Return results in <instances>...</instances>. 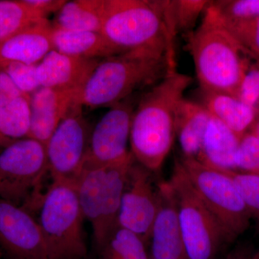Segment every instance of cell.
Returning <instances> with one entry per match:
<instances>
[{
  "label": "cell",
  "instance_id": "35",
  "mask_svg": "<svg viewBox=\"0 0 259 259\" xmlns=\"http://www.w3.org/2000/svg\"><path fill=\"white\" fill-rule=\"evenodd\" d=\"M254 254L253 245L246 242L237 245L227 254L225 259H253Z\"/></svg>",
  "mask_w": 259,
  "mask_h": 259
},
{
  "label": "cell",
  "instance_id": "28",
  "mask_svg": "<svg viewBox=\"0 0 259 259\" xmlns=\"http://www.w3.org/2000/svg\"><path fill=\"white\" fill-rule=\"evenodd\" d=\"M236 182L251 218L259 231V175L227 170Z\"/></svg>",
  "mask_w": 259,
  "mask_h": 259
},
{
  "label": "cell",
  "instance_id": "5",
  "mask_svg": "<svg viewBox=\"0 0 259 259\" xmlns=\"http://www.w3.org/2000/svg\"><path fill=\"white\" fill-rule=\"evenodd\" d=\"M135 161L131 153L123 161L112 164L84 165L75 182L83 217L93 226L98 249L117 226L127 175Z\"/></svg>",
  "mask_w": 259,
  "mask_h": 259
},
{
  "label": "cell",
  "instance_id": "40",
  "mask_svg": "<svg viewBox=\"0 0 259 259\" xmlns=\"http://www.w3.org/2000/svg\"><path fill=\"white\" fill-rule=\"evenodd\" d=\"M150 259H151V258H150Z\"/></svg>",
  "mask_w": 259,
  "mask_h": 259
},
{
  "label": "cell",
  "instance_id": "30",
  "mask_svg": "<svg viewBox=\"0 0 259 259\" xmlns=\"http://www.w3.org/2000/svg\"><path fill=\"white\" fill-rule=\"evenodd\" d=\"M222 23L250 56L255 61L258 60L259 15L246 21L233 23H225L222 21Z\"/></svg>",
  "mask_w": 259,
  "mask_h": 259
},
{
  "label": "cell",
  "instance_id": "20",
  "mask_svg": "<svg viewBox=\"0 0 259 259\" xmlns=\"http://www.w3.org/2000/svg\"><path fill=\"white\" fill-rule=\"evenodd\" d=\"M202 92V103L211 115L241 138L256 122L259 110L228 94Z\"/></svg>",
  "mask_w": 259,
  "mask_h": 259
},
{
  "label": "cell",
  "instance_id": "39",
  "mask_svg": "<svg viewBox=\"0 0 259 259\" xmlns=\"http://www.w3.org/2000/svg\"><path fill=\"white\" fill-rule=\"evenodd\" d=\"M256 62L258 63V64H259V59L258 60H256Z\"/></svg>",
  "mask_w": 259,
  "mask_h": 259
},
{
  "label": "cell",
  "instance_id": "10",
  "mask_svg": "<svg viewBox=\"0 0 259 259\" xmlns=\"http://www.w3.org/2000/svg\"><path fill=\"white\" fill-rule=\"evenodd\" d=\"M82 107L74 104L46 144L53 181L75 182L84 167L91 131Z\"/></svg>",
  "mask_w": 259,
  "mask_h": 259
},
{
  "label": "cell",
  "instance_id": "1",
  "mask_svg": "<svg viewBox=\"0 0 259 259\" xmlns=\"http://www.w3.org/2000/svg\"><path fill=\"white\" fill-rule=\"evenodd\" d=\"M192 83L191 76L172 67L135 108L130 135L131 152L150 171H158L171 151L177 136L179 104Z\"/></svg>",
  "mask_w": 259,
  "mask_h": 259
},
{
  "label": "cell",
  "instance_id": "14",
  "mask_svg": "<svg viewBox=\"0 0 259 259\" xmlns=\"http://www.w3.org/2000/svg\"><path fill=\"white\" fill-rule=\"evenodd\" d=\"M158 207L151 231V259H188L181 231L176 197L169 182L157 185Z\"/></svg>",
  "mask_w": 259,
  "mask_h": 259
},
{
  "label": "cell",
  "instance_id": "12",
  "mask_svg": "<svg viewBox=\"0 0 259 259\" xmlns=\"http://www.w3.org/2000/svg\"><path fill=\"white\" fill-rule=\"evenodd\" d=\"M135 105L131 97L110 107L90 135L85 165L112 164L125 160Z\"/></svg>",
  "mask_w": 259,
  "mask_h": 259
},
{
  "label": "cell",
  "instance_id": "34",
  "mask_svg": "<svg viewBox=\"0 0 259 259\" xmlns=\"http://www.w3.org/2000/svg\"><path fill=\"white\" fill-rule=\"evenodd\" d=\"M28 4L35 8L46 18L51 13L56 14L66 1L64 0H26Z\"/></svg>",
  "mask_w": 259,
  "mask_h": 259
},
{
  "label": "cell",
  "instance_id": "8",
  "mask_svg": "<svg viewBox=\"0 0 259 259\" xmlns=\"http://www.w3.org/2000/svg\"><path fill=\"white\" fill-rule=\"evenodd\" d=\"M180 161L194 190L219 221L231 243L249 228L251 218L236 182L226 169L194 158Z\"/></svg>",
  "mask_w": 259,
  "mask_h": 259
},
{
  "label": "cell",
  "instance_id": "32",
  "mask_svg": "<svg viewBox=\"0 0 259 259\" xmlns=\"http://www.w3.org/2000/svg\"><path fill=\"white\" fill-rule=\"evenodd\" d=\"M238 99L259 110V64H251L245 73L238 90Z\"/></svg>",
  "mask_w": 259,
  "mask_h": 259
},
{
  "label": "cell",
  "instance_id": "26",
  "mask_svg": "<svg viewBox=\"0 0 259 259\" xmlns=\"http://www.w3.org/2000/svg\"><path fill=\"white\" fill-rule=\"evenodd\" d=\"M99 250L101 259H150L142 238L118 226Z\"/></svg>",
  "mask_w": 259,
  "mask_h": 259
},
{
  "label": "cell",
  "instance_id": "23",
  "mask_svg": "<svg viewBox=\"0 0 259 259\" xmlns=\"http://www.w3.org/2000/svg\"><path fill=\"white\" fill-rule=\"evenodd\" d=\"M166 28L175 38L178 32L193 28L209 5L206 0H159Z\"/></svg>",
  "mask_w": 259,
  "mask_h": 259
},
{
  "label": "cell",
  "instance_id": "22",
  "mask_svg": "<svg viewBox=\"0 0 259 259\" xmlns=\"http://www.w3.org/2000/svg\"><path fill=\"white\" fill-rule=\"evenodd\" d=\"M104 14L105 0L66 1L51 24L62 30L101 32Z\"/></svg>",
  "mask_w": 259,
  "mask_h": 259
},
{
  "label": "cell",
  "instance_id": "16",
  "mask_svg": "<svg viewBox=\"0 0 259 259\" xmlns=\"http://www.w3.org/2000/svg\"><path fill=\"white\" fill-rule=\"evenodd\" d=\"M100 61L53 50L37 65V80L40 88L81 92Z\"/></svg>",
  "mask_w": 259,
  "mask_h": 259
},
{
  "label": "cell",
  "instance_id": "6",
  "mask_svg": "<svg viewBox=\"0 0 259 259\" xmlns=\"http://www.w3.org/2000/svg\"><path fill=\"white\" fill-rule=\"evenodd\" d=\"M40 225L50 259H82L83 214L75 182L53 181L40 202Z\"/></svg>",
  "mask_w": 259,
  "mask_h": 259
},
{
  "label": "cell",
  "instance_id": "3",
  "mask_svg": "<svg viewBox=\"0 0 259 259\" xmlns=\"http://www.w3.org/2000/svg\"><path fill=\"white\" fill-rule=\"evenodd\" d=\"M188 49L202 91L238 98L253 57L227 30L210 1L200 25L189 34Z\"/></svg>",
  "mask_w": 259,
  "mask_h": 259
},
{
  "label": "cell",
  "instance_id": "15",
  "mask_svg": "<svg viewBox=\"0 0 259 259\" xmlns=\"http://www.w3.org/2000/svg\"><path fill=\"white\" fill-rule=\"evenodd\" d=\"M80 92L40 88L30 95L31 123L28 138L44 145L70 109L78 102Z\"/></svg>",
  "mask_w": 259,
  "mask_h": 259
},
{
  "label": "cell",
  "instance_id": "27",
  "mask_svg": "<svg viewBox=\"0 0 259 259\" xmlns=\"http://www.w3.org/2000/svg\"><path fill=\"white\" fill-rule=\"evenodd\" d=\"M210 5L225 23L246 21L259 15V0L210 1Z\"/></svg>",
  "mask_w": 259,
  "mask_h": 259
},
{
  "label": "cell",
  "instance_id": "9",
  "mask_svg": "<svg viewBox=\"0 0 259 259\" xmlns=\"http://www.w3.org/2000/svg\"><path fill=\"white\" fill-rule=\"evenodd\" d=\"M49 171L45 145L31 138L13 141L0 153V198L30 212L38 206V187Z\"/></svg>",
  "mask_w": 259,
  "mask_h": 259
},
{
  "label": "cell",
  "instance_id": "11",
  "mask_svg": "<svg viewBox=\"0 0 259 259\" xmlns=\"http://www.w3.org/2000/svg\"><path fill=\"white\" fill-rule=\"evenodd\" d=\"M135 161L127 175L117 226L141 237L148 245L158 211L157 186L153 185L151 171Z\"/></svg>",
  "mask_w": 259,
  "mask_h": 259
},
{
  "label": "cell",
  "instance_id": "13",
  "mask_svg": "<svg viewBox=\"0 0 259 259\" xmlns=\"http://www.w3.org/2000/svg\"><path fill=\"white\" fill-rule=\"evenodd\" d=\"M0 250L10 259H50L38 222L21 206L2 198Z\"/></svg>",
  "mask_w": 259,
  "mask_h": 259
},
{
  "label": "cell",
  "instance_id": "38",
  "mask_svg": "<svg viewBox=\"0 0 259 259\" xmlns=\"http://www.w3.org/2000/svg\"><path fill=\"white\" fill-rule=\"evenodd\" d=\"M253 259H259V251L255 253L254 255H253Z\"/></svg>",
  "mask_w": 259,
  "mask_h": 259
},
{
  "label": "cell",
  "instance_id": "2",
  "mask_svg": "<svg viewBox=\"0 0 259 259\" xmlns=\"http://www.w3.org/2000/svg\"><path fill=\"white\" fill-rule=\"evenodd\" d=\"M175 57L167 51L139 49L102 59L81 89L78 102L90 110L111 107L161 81L176 66Z\"/></svg>",
  "mask_w": 259,
  "mask_h": 259
},
{
  "label": "cell",
  "instance_id": "36",
  "mask_svg": "<svg viewBox=\"0 0 259 259\" xmlns=\"http://www.w3.org/2000/svg\"><path fill=\"white\" fill-rule=\"evenodd\" d=\"M13 141L12 140L7 139V138L0 135V148L6 147L7 146H8Z\"/></svg>",
  "mask_w": 259,
  "mask_h": 259
},
{
  "label": "cell",
  "instance_id": "31",
  "mask_svg": "<svg viewBox=\"0 0 259 259\" xmlns=\"http://www.w3.org/2000/svg\"><path fill=\"white\" fill-rule=\"evenodd\" d=\"M37 65L11 62L2 66L0 70L8 74L22 93L30 95L40 88L37 77Z\"/></svg>",
  "mask_w": 259,
  "mask_h": 259
},
{
  "label": "cell",
  "instance_id": "21",
  "mask_svg": "<svg viewBox=\"0 0 259 259\" xmlns=\"http://www.w3.org/2000/svg\"><path fill=\"white\" fill-rule=\"evenodd\" d=\"M54 50L66 55L102 60L118 55L101 32L74 31L53 27Z\"/></svg>",
  "mask_w": 259,
  "mask_h": 259
},
{
  "label": "cell",
  "instance_id": "29",
  "mask_svg": "<svg viewBox=\"0 0 259 259\" xmlns=\"http://www.w3.org/2000/svg\"><path fill=\"white\" fill-rule=\"evenodd\" d=\"M236 170L259 175V139L251 131L242 136L235 158Z\"/></svg>",
  "mask_w": 259,
  "mask_h": 259
},
{
  "label": "cell",
  "instance_id": "24",
  "mask_svg": "<svg viewBox=\"0 0 259 259\" xmlns=\"http://www.w3.org/2000/svg\"><path fill=\"white\" fill-rule=\"evenodd\" d=\"M47 20L26 0L0 1V42Z\"/></svg>",
  "mask_w": 259,
  "mask_h": 259
},
{
  "label": "cell",
  "instance_id": "19",
  "mask_svg": "<svg viewBox=\"0 0 259 259\" xmlns=\"http://www.w3.org/2000/svg\"><path fill=\"white\" fill-rule=\"evenodd\" d=\"M241 139L222 122L211 115L202 151L196 159L214 168L236 170L235 158Z\"/></svg>",
  "mask_w": 259,
  "mask_h": 259
},
{
  "label": "cell",
  "instance_id": "17",
  "mask_svg": "<svg viewBox=\"0 0 259 259\" xmlns=\"http://www.w3.org/2000/svg\"><path fill=\"white\" fill-rule=\"evenodd\" d=\"M53 50V25L45 20L0 42V67L11 62L38 64Z\"/></svg>",
  "mask_w": 259,
  "mask_h": 259
},
{
  "label": "cell",
  "instance_id": "25",
  "mask_svg": "<svg viewBox=\"0 0 259 259\" xmlns=\"http://www.w3.org/2000/svg\"><path fill=\"white\" fill-rule=\"evenodd\" d=\"M31 123L30 95H24L0 107V135L15 140L28 138Z\"/></svg>",
  "mask_w": 259,
  "mask_h": 259
},
{
  "label": "cell",
  "instance_id": "37",
  "mask_svg": "<svg viewBox=\"0 0 259 259\" xmlns=\"http://www.w3.org/2000/svg\"><path fill=\"white\" fill-rule=\"evenodd\" d=\"M251 131L252 133H253V134H254L259 139V120H256L254 125H253V127H251V131Z\"/></svg>",
  "mask_w": 259,
  "mask_h": 259
},
{
  "label": "cell",
  "instance_id": "33",
  "mask_svg": "<svg viewBox=\"0 0 259 259\" xmlns=\"http://www.w3.org/2000/svg\"><path fill=\"white\" fill-rule=\"evenodd\" d=\"M23 95L8 74L0 70V107Z\"/></svg>",
  "mask_w": 259,
  "mask_h": 259
},
{
  "label": "cell",
  "instance_id": "18",
  "mask_svg": "<svg viewBox=\"0 0 259 259\" xmlns=\"http://www.w3.org/2000/svg\"><path fill=\"white\" fill-rule=\"evenodd\" d=\"M210 117L202 104L185 97L181 100L177 112L176 134L183 157H198Z\"/></svg>",
  "mask_w": 259,
  "mask_h": 259
},
{
  "label": "cell",
  "instance_id": "4",
  "mask_svg": "<svg viewBox=\"0 0 259 259\" xmlns=\"http://www.w3.org/2000/svg\"><path fill=\"white\" fill-rule=\"evenodd\" d=\"M101 33L118 55L139 49L175 55V38L166 28L159 1L105 0Z\"/></svg>",
  "mask_w": 259,
  "mask_h": 259
},
{
  "label": "cell",
  "instance_id": "7",
  "mask_svg": "<svg viewBox=\"0 0 259 259\" xmlns=\"http://www.w3.org/2000/svg\"><path fill=\"white\" fill-rule=\"evenodd\" d=\"M176 197L179 221L188 259H216L232 243L226 232L194 190L180 159L168 180Z\"/></svg>",
  "mask_w": 259,
  "mask_h": 259
}]
</instances>
